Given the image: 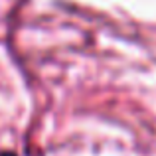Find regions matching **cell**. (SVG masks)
<instances>
[{"instance_id": "obj_1", "label": "cell", "mask_w": 156, "mask_h": 156, "mask_svg": "<svg viewBox=\"0 0 156 156\" xmlns=\"http://www.w3.org/2000/svg\"><path fill=\"white\" fill-rule=\"evenodd\" d=\"M0 156H18V154H14V152H0Z\"/></svg>"}]
</instances>
